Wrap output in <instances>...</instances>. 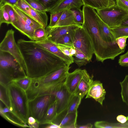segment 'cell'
<instances>
[{
  "label": "cell",
  "instance_id": "6da1fadb",
  "mask_svg": "<svg viewBox=\"0 0 128 128\" xmlns=\"http://www.w3.org/2000/svg\"><path fill=\"white\" fill-rule=\"evenodd\" d=\"M26 75L32 78L43 76L67 64L54 54L36 45L33 40H18Z\"/></svg>",
  "mask_w": 128,
  "mask_h": 128
},
{
  "label": "cell",
  "instance_id": "7a4b0ae2",
  "mask_svg": "<svg viewBox=\"0 0 128 128\" xmlns=\"http://www.w3.org/2000/svg\"><path fill=\"white\" fill-rule=\"evenodd\" d=\"M82 10L84 20L82 26L91 39L96 60L103 62L108 59L114 60L124 52L125 50L121 49L117 44H110L104 40L99 31L97 18L98 14L94 9L84 5Z\"/></svg>",
  "mask_w": 128,
  "mask_h": 128
},
{
  "label": "cell",
  "instance_id": "3957f363",
  "mask_svg": "<svg viewBox=\"0 0 128 128\" xmlns=\"http://www.w3.org/2000/svg\"><path fill=\"white\" fill-rule=\"evenodd\" d=\"M7 87L10 109L21 120L27 124L30 114L28 100L26 92L12 82Z\"/></svg>",
  "mask_w": 128,
  "mask_h": 128
},
{
  "label": "cell",
  "instance_id": "277c9868",
  "mask_svg": "<svg viewBox=\"0 0 128 128\" xmlns=\"http://www.w3.org/2000/svg\"><path fill=\"white\" fill-rule=\"evenodd\" d=\"M27 76L25 70L9 53L0 51V84L7 86L13 80Z\"/></svg>",
  "mask_w": 128,
  "mask_h": 128
},
{
  "label": "cell",
  "instance_id": "5b68a950",
  "mask_svg": "<svg viewBox=\"0 0 128 128\" xmlns=\"http://www.w3.org/2000/svg\"><path fill=\"white\" fill-rule=\"evenodd\" d=\"M55 99L53 95L48 94L38 96L28 100L30 116L34 118L40 125L50 104Z\"/></svg>",
  "mask_w": 128,
  "mask_h": 128
},
{
  "label": "cell",
  "instance_id": "8992f818",
  "mask_svg": "<svg viewBox=\"0 0 128 128\" xmlns=\"http://www.w3.org/2000/svg\"><path fill=\"white\" fill-rule=\"evenodd\" d=\"M96 11L100 19L110 28L120 26L128 16V12L116 5Z\"/></svg>",
  "mask_w": 128,
  "mask_h": 128
},
{
  "label": "cell",
  "instance_id": "52a82bcc",
  "mask_svg": "<svg viewBox=\"0 0 128 128\" xmlns=\"http://www.w3.org/2000/svg\"><path fill=\"white\" fill-rule=\"evenodd\" d=\"M73 42L74 48L84 54L90 61L94 54V47L89 35L82 26L75 30Z\"/></svg>",
  "mask_w": 128,
  "mask_h": 128
},
{
  "label": "cell",
  "instance_id": "ba28073f",
  "mask_svg": "<svg viewBox=\"0 0 128 128\" xmlns=\"http://www.w3.org/2000/svg\"><path fill=\"white\" fill-rule=\"evenodd\" d=\"M14 34V31L12 29L7 31L4 38L0 44V51L10 54L26 71L24 63L17 44L15 42Z\"/></svg>",
  "mask_w": 128,
  "mask_h": 128
},
{
  "label": "cell",
  "instance_id": "9c48e42d",
  "mask_svg": "<svg viewBox=\"0 0 128 128\" xmlns=\"http://www.w3.org/2000/svg\"><path fill=\"white\" fill-rule=\"evenodd\" d=\"M64 82L53 87L48 93L55 97L56 102L57 115L67 109L69 102L74 94L70 93Z\"/></svg>",
  "mask_w": 128,
  "mask_h": 128
},
{
  "label": "cell",
  "instance_id": "30bf717a",
  "mask_svg": "<svg viewBox=\"0 0 128 128\" xmlns=\"http://www.w3.org/2000/svg\"><path fill=\"white\" fill-rule=\"evenodd\" d=\"M14 6L37 21L42 27L46 28L47 27L48 18L46 12L35 10L24 0H19Z\"/></svg>",
  "mask_w": 128,
  "mask_h": 128
},
{
  "label": "cell",
  "instance_id": "8fae6325",
  "mask_svg": "<svg viewBox=\"0 0 128 128\" xmlns=\"http://www.w3.org/2000/svg\"><path fill=\"white\" fill-rule=\"evenodd\" d=\"M33 41L36 45L58 56L67 64L70 65L74 62L73 57H70L64 54L58 48L56 44L47 38L41 41Z\"/></svg>",
  "mask_w": 128,
  "mask_h": 128
},
{
  "label": "cell",
  "instance_id": "7c38bea8",
  "mask_svg": "<svg viewBox=\"0 0 128 128\" xmlns=\"http://www.w3.org/2000/svg\"><path fill=\"white\" fill-rule=\"evenodd\" d=\"M78 112L68 113L67 109L58 114L52 123L60 128H76Z\"/></svg>",
  "mask_w": 128,
  "mask_h": 128
},
{
  "label": "cell",
  "instance_id": "4fadbf2b",
  "mask_svg": "<svg viewBox=\"0 0 128 128\" xmlns=\"http://www.w3.org/2000/svg\"><path fill=\"white\" fill-rule=\"evenodd\" d=\"M106 93L102 83L99 80H93L86 95V98H93L102 106Z\"/></svg>",
  "mask_w": 128,
  "mask_h": 128
},
{
  "label": "cell",
  "instance_id": "5bb4252c",
  "mask_svg": "<svg viewBox=\"0 0 128 128\" xmlns=\"http://www.w3.org/2000/svg\"><path fill=\"white\" fill-rule=\"evenodd\" d=\"M83 74V70L78 68L72 72H69L67 76L64 84L71 94H74Z\"/></svg>",
  "mask_w": 128,
  "mask_h": 128
},
{
  "label": "cell",
  "instance_id": "9a60e30c",
  "mask_svg": "<svg viewBox=\"0 0 128 128\" xmlns=\"http://www.w3.org/2000/svg\"><path fill=\"white\" fill-rule=\"evenodd\" d=\"M81 25H71L66 26H58L52 28H46L49 31L47 38L54 42L59 38L68 33L76 30Z\"/></svg>",
  "mask_w": 128,
  "mask_h": 128
},
{
  "label": "cell",
  "instance_id": "2e32d148",
  "mask_svg": "<svg viewBox=\"0 0 128 128\" xmlns=\"http://www.w3.org/2000/svg\"><path fill=\"white\" fill-rule=\"evenodd\" d=\"M83 74L74 94L82 99L86 95L93 81V76H90L86 70H83Z\"/></svg>",
  "mask_w": 128,
  "mask_h": 128
},
{
  "label": "cell",
  "instance_id": "e0dca14e",
  "mask_svg": "<svg viewBox=\"0 0 128 128\" xmlns=\"http://www.w3.org/2000/svg\"><path fill=\"white\" fill-rule=\"evenodd\" d=\"M16 20L11 24L16 29L27 36L32 40H34L35 29L26 23L15 11Z\"/></svg>",
  "mask_w": 128,
  "mask_h": 128
},
{
  "label": "cell",
  "instance_id": "ac0fdd59",
  "mask_svg": "<svg viewBox=\"0 0 128 128\" xmlns=\"http://www.w3.org/2000/svg\"><path fill=\"white\" fill-rule=\"evenodd\" d=\"M0 102V112L3 118L11 123L22 127H29L28 125L21 120L10 109Z\"/></svg>",
  "mask_w": 128,
  "mask_h": 128
},
{
  "label": "cell",
  "instance_id": "d6986e66",
  "mask_svg": "<svg viewBox=\"0 0 128 128\" xmlns=\"http://www.w3.org/2000/svg\"><path fill=\"white\" fill-rule=\"evenodd\" d=\"M97 18L99 31L104 40L110 44H116V39L110 28L102 20L98 14Z\"/></svg>",
  "mask_w": 128,
  "mask_h": 128
},
{
  "label": "cell",
  "instance_id": "ffe728a7",
  "mask_svg": "<svg viewBox=\"0 0 128 128\" xmlns=\"http://www.w3.org/2000/svg\"><path fill=\"white\" fill-rule=\"evenodd\" d=\"M84 5L82 0H62L56 7L49 12L50 14L57 13L62 10L77 8H80Z\"/></svg>",
  "mask_w": 128,
  "mask_h": 128
},
{
  "label": "cell",
  "instance_id": "44dd1931",
  "mask_svg": "<svg viewBox=\"0 0 128 128\" xmlns=\"http://www.w3.org/2000/svg\"><path fill=\"white\" fill-rule=\"evenodd\" d=\"M73 25H81L76 23L73 13L70 10L65 9L58 22L53 27Z\"/></svg>",
  "mask_w": 128,
  "mask_h": 128
},
{
  "label": "cell",
  "instance_id": "7402d4cb",
  "mask_svg": "<svg viewBox=\"0 0 128 128\" xmlns=\"http://www.w3.org/2000/svg\"><path fill=\"white\" fill-rule=\"evenodd\" d=\"M84 5L91 7L96 10L115 6L113 0H82Z\"/></svg>",
  "mask_w": 128,
  "mask_h": 128
},
{
  "label": "cell",
  "instance_id": "603a6c76",
  "mask_svg": "<svg viewBox=\"0 0 128 128\" xmlns=\"http://www.w3.org/2000/svg\"><path fill=\"white\" fill-rule=\"evenodd\" d=\"M57 114L56 102L55 99L50 104L46 114L40 125L52 123Z\"/></svg>",
  "mask_w": 128,
  "mask_h": 128
},
{
  "label": "cell",
  "instance_id": "cb8c5ba5",
  "mask_svg": "<svg viewBox=\"0 0 128 128\" xmlns=\"http://www.w3.org/2000/svg\"><path fill=\"white\" fill-rule=\"evenodd\" d=\"M14 11L20 16L22 19L34 29L42 27L37 21L25 13L15 6H13Z\"/></svg>",
  "mask_w": 128,
  "mask_h": 128
},
{
  "label": "cell",
  "instance_id": "d4e9b609",
  "mask_svg": "<svg viewBox=\"0 0 128 128\" xmlns=\"http://www.w3.org/2000/svg\"><path fill=\"white\" fill-rule=\"evenodd\" d=\"M74 30L72 31L61 36L54 43L56 44L74 47L73 40Z\"/></svg>",
  "mask_w": 128,
  "mask_h": 128
},
{
  "label": "cell",
  "instance_id": "484cf974",
  "mask_svg": "<svg viewBox=\"0 0 128 128\" xmlns=\"http://www.w3.org/2000/svg\"><path fill=\"white\" fill-rule=\"evenodd\" d=\"M96 128H128V126L124 124L110 123L104 121H97L94 123Z\"/></svg>",
  "mask_w": 128,
  "mask_h": 128
},
{
  "label": "cell",
  "instance_id": "4316f807",
  "mask_svg": "<svg viewBox=\"0 0 128 128\" xmlns=\"http://www.w3.org/2000/svg\"><path fill=\"white\" fill-rule=\"evenodd\" d=\"M82 99L79 97L74 94L71 98L67 108L68 113L78 112L77 109Z\"/></svg>",
  "mask_w": 128,
  "mask_h": 128
},
{
  "label": "cell",
  "instance_id": "83f0119b",
  "mask_svg": "<svg viewBox=\"0 0 128 128\" xmlns=\"http://www.w3.org/2000/svg\"><path fill=\"white\" fill-rule=\"evenodd\" d=\"M120 83L121 87L120 94L122 100L128 106V75H126L124 80Z\"/></svg>",
  "mask_w": 128,
  "mask_h": 128
},
{
  "label": "cell",
  "instance_id": "f1b7e54d",
  "mask_svg": "<svg viewBox=\"0 0 128 128\" xmlns=\"http://www.w3.org/2000/svg\"><path fill=\"white\" fill-rule=\"evenodd\" d=\"M76 53L74 61L79 67L86 65L90 62L87 56L82 51L75 48Z\"/></svg>",
  "mask_w": 128,
  "mask_h": 128
},
{
  "label": "cell",
  "instance_id": "f546056e",
  "mask_svg": "<svg viewBox=\"0 0 128 128\" xmlns=\"http://www.w3.org/2000/svg\"><path fill=\"white\" fill-rule=\"evenodd\" d=\"M0 85V102L10 108V103L7 86L1 84Z\"/></svg>",
  "mask_w": 128,
  "mask_h": 128
},
{
  "label": "cell",
  "instance_id": "4dcf8cb0",
  "mask_svg": "<svg viewBox=\"0 0 128 128\" xmlns=\"http://www.w3.org/2000/svg\"><path fill=\"white\" fill-rule=\"evenodd\" d=\"M49 31L46 28L42 27L35 30L34 34V40L40 41L46 39L49 33Z\"/></svg>",
  "mask_w": 128,
  "mask_h": 128
},
{
  "label": "cell",
  "instance_id": "1f68e13d",
  "mask_svg": "<svg viewBox=\"0 0 128 128\" xmlns=\"http://www.w3.org/2000/svg\"><path fill=\"white\" fill-rule=\"evenodd\" d=\"M32 80V78L27 76L12 82L26 92L29 87Z\"/></svg>",
  "mask_w": 128,
  "mask_h": 128
},
{
  "label": "cell",
  "instance_id": "d6a6232c",
  "mask_svg": "<svg viewBox=\"0 0 128 128\" xmlns=\"http://www.w3.org/2000/svg\"><path fill=\"white\" fill-rule=\"evenodd\" d=\"M40 4L46 10L49 12L56 7L62 0H35Z\"/></svg>",
  "mask_w": 128,
  "mask_h": 128
},
{
  "label": "cell",
  "instance_id": "836d02e7",
  "mask_svg": "<svg viewBox=\"0 0 128 128\" xmlns=\"http://www.w3.org/2000/svg\"><path fill=\"white\" fill-rule=\"evenodd\" d=\"M110 29L116 39L123 37L128 38V26H119Z\"/></svg>",
  "mask_w": 128,
  "mask_h": 128
},
{
  "label": "cell",
  "instance_id": "e575fe53",
  "mask_svg": "<svg viewBox=\"0 0 128 128\" xmlns=\"http://www.w3.org/2000/svg\"><path fill=\"white\" fill-rule=\"evenodd\" d=\"M70 10L73 13L76 23L82 24L84 20V13L82 10L80 8H75Z\"/></svg>",
  "mask_w": 128,
  "mask_h": 128
},
{
  "label": "cell",
  "instance_id": "d590c367",
  "mask_svg": "<svg viewBox=\"0 0 128 128\" xmlns=\"http://www.w3.org/2000/svg\"><path fill=\"white\" fill-rule=\"evenodd\" d=\"M3 23L6 24L8 25L11 24L10 17L4 6L0 7V26Z\"/></svg>",
  "mask_w": 128,
  "mask_h": 128
},
{
  "label": "cell",
  "instance_id": "8d00e7d4",
  "mask_svg": "<svg viewBox=\"0 0 128 128\" xmlns=\"http://www.w3.org/2000/svg\"><path fill=\"white\" fill-rule=\"evenodd\" d=\"M64 10L57 13L50 14V22L47 27L52 28L54 26L58 21Z\"/></svg>",
  "mask_w": 128,
  "mask_h": 128
},
{
  "label": "cell",
  "instance_id": "74e56055",
  "mask_svg": "<svg viewBox=\"0 0 128 128\" xmlns=\"http://www.w3.org/2000/svg\"><path fill=\"white\" fill-rule=\"evenodd\" d=\"M29 5L35 10L38 11L45 12L46 11L40 4L35 0H24Z\"/></svg>",
  "mask_w": 128,
  "mask_h": 128
},
{
  "label": "cell",
  "instance_id": "f35d334b",
  "mask_svg": "<svg viewBox=\"0 0 128 128\" xmlns=\"http://www.w3.org/2000/svg\"><path fill=\"white\" fill-rule=\"evenodd\" d=\"M3 6L4 7L8 14L10 18L12 23L16 21V14L13 6L9 4H6Z\"/></svg>",
  "mask_w": 128,
  "mask_h": 128
},
{
  "label": "cell",
  "instance_id": "ab89813d",
  "mask_svg": "<svg viewBox=\"0 0 128 128\" xmlns=\"http://www.w3.org/2000/svg\"><path fill=\"white\" fill-rule=\"evenodd\" d=\"M118 63L122 66H128V50L125 54L120 56Z\"/></svg>",
  "mask_w": 128,
  "mask_h": 128
},
{
  "label": "cell",
  "instance_id": "60d3db41",
  "mask_svg": "<svg viewBox=\"0 0 128 128\" xmlns=\"http://www.w3.org/2000/svg\"><path fill=\"white\" fill-rule=\"evenodd\" d=\"M127 37H121L116 39V42L119 48L121 50H125L126 46V40Z\"/></svg>",
  "mask_w": 128,
  "mask_h": 128
},
{
  "label": "cell",
  "instance_id": "b9f144b4",
  "mask_svg": "<svg viewBox=\"0 0 128 128\" xmlns=\"http://www.w3.org/2000/svg\"><path fill=\"white\" fill-rule=\"evenodd\" d=\"M56 45L58 48L64 54L70 57H73L70 55V50L72 47H74L66 46L60 44Z\"/></svg>",
  "mask_w": 128,
  "mask_h": 128
},
{
  "label": "cell",
  "instance_id": "7bdbcfd3",
  "mask_svg": "<svg viewBox=\"0 0 128 128\" xmlns=\"http://www.w3.org/2000/svg\"><path fill=\"white\" fill-rule=\"evenodd\" d=\"M116 5L128 12V0H116Z\"/></svg>",
  "mask_w": 128,
  "mask_h": 128
},
{
  "label": "cell",
  "instance_id": "ee69618b",
  "mask_svg": "<svg viewBox=\"0 0 128 128\" xmlns=\"http://www.w3.org/2000/svg\"><path fill=\"white\" fill-rule=\"evenodd\" d=\"M19 0H0V7H2L6 4L14 6Z\"/></svg>",
  "mask_w": 128,
  "mask_h": 128
},
{
  "label": "cell",
  "instance_id": "f6af8a7d",
  "mask_svg": "<svg viewBox=\"0 0 128 128\" xmlns=\"http://www.w3.org/2000/svg\"><path fill=\"white\" fill-rule=\"evenodd\" d=\"M116 120L122 124L125 123L127 121V117L122 115L118 116L116 117Z\"/></svg>",
  "mask_w": 128,
  "mask_h": 128
},
{
  "label": "cell",
  "instance_id": "bcb514c9",
  "mask_svg": "<svg viewBox=\"0 0 128 128\" xmlns=\"http://www.w3.org/2000/svg\"><path fill=\"white\" fill-rule=\"evenodd\" d=\"M44 125H46L43 127L45 128H60L59 126L53 123Z\"/></svg>",
  "mask_w": 128,
  "mask_h": 128
},
{
  "label": "cell",
  "instance_id": "7dc6e473",
  "mask_svg": "<svg viewBox=\"0 0 128 128\" xmlns=\"http://www.w3.org/2000/svg\"><path fill=\"white\" fill-rule=\"evenodd\" d=\"M93 125L90 123H88L86 124L83 125H77L76 128H92Z\"/></svg>",
  "mask_w": 128,
  "mask_h": 128
},
{
  "label": "cell",
  "instance_id": "c3c4849f",
  "mask_svg": "<svg viewBox=\"0 0 128 128\" xmlns=\"http://www.w3.org/2000/svg\"><path fill=\"white\" fill-rule=\"evenodd\" d=\"M36 120L32 116H30L28 118V125L34 123L36 122Z\"/></svg>",
  "mask_w": 128,
  "mask_h": 128
},
{
  "label": "cell",
  "instance_id": "681fc988",
  "mask_svg": "<svg viewBox=\"0 0 128 128\" xmlns=\"http://www.w3.org/2000/svg\"><path fill=\"white\" fill-rule=\"evenodd\" d=\"M120 26H128V16L123 20Z\"/></svg>",
  "mask_w": 128,
  "mask_h": 128
},
{
  "label": "cell",
  "instance_id": "f907efd6",
  "mask_svg": "<svg viewBox=\"0 0 128 128\" xmlns=\"http://www.w3.org/2000/svg\"><path fill=\"white\" fill-rule=\"evenodd\" d=\"M30 128H38L39 127L40 124L37 121L34 123L28 125Z\"/></svg>",
  "mask_w": 128,
  "mask_h": 128
},
{
  "label": "cell",
  "instance_id": "816d5d0a",
  "mask_svg": "<svg viewBox=\"0 0 128 128\" xmlns=\"http://www.w3.org/2000/svg\"><path fill=\"white\" fill-rule=\"evenodd\" d=\"M126 117L127 118V121L125 123V124L127 125L128 126V116Z\"/></svg>",
  "mask_w": 128,
  "mask_h": 128
},
{
  "label": "cell",
  "instance_id": "f5cc1de1",
  "mask_svg": "<svg viewBox=\"0 0 128 128\" xmlns=\"http://www.w3.org/2000/svg\"><path fill=\"white\" fill-rule=\"evenodd\" d=\"M114 0L115 2H116V0Z\"/></svg>",
  "mask_w": 128,
  "mask_h": 128
},
{
  "label": "cell",
  "instance_id": "db71d44e",
  "mask_svg": "<svg viewBox=\"0 0 128 128\" xmlns=\"http://www.w3.org/2000/svg\"></svg>",
  "mask_w": 128,
  "mask_h": 128
}]
</instances>
